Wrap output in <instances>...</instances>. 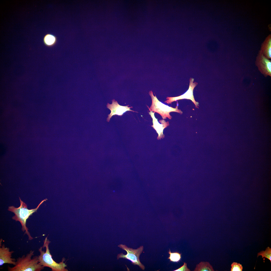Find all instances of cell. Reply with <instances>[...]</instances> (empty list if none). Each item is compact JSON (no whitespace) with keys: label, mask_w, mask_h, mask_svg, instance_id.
Masks as SVG:
<instances>
[{"label":"cell","mask_w":271,"mask_h":271,"mask_svg":"<svg viewBox=\"0 0 271 271\" xmlns=\"http://www.w3.org/2000/svg\"><path fill=\"white\" fill-rule=\"evenodd\" d=\"M168 253L169 254L170 256L168 259L170 260V261L178 262L180 260L181 258V254L177 252L172 253L170 249Z\"/></svg>","instance_id":"4fadbf2b"},{"label":"cell","mask_w":271,"mask_h":271,"mask_svg":"<svg viewBox=\"0 0 271 271\" xmlns=\"http://www.w3.org/2000/svg\"><path fill=\"white\" fill-rule=\"evenodd\" d=\"M3 241L2 239H0V265L8 263L15 265L16 259L12 257V255L14 252L13 251H10V248L6 247L4 244L2 245Z\"/></svg>","instance_id":"9c48e42d"},{"label":"cell","mask_w":271,"mask_h":271,"mask_svg":"<svg viewBox=\"0 0 271 271\" xmlns=\"http://www.w3.org/2000/svg\"><path fill=\"white\" fill-rule=\"evenodd\" d=\"M155 113L151 111L149 112V114L153 120V124L151 126L154 128L158 133V135L157 139L159 140L164 138L165 135L163 134V130L165 128L169 125V123L168 121L166 122L164 119L160 120L159 121L161 123H159L158 121V119L155 117Z\"/></svg>","instance_id":"30bf717a"},{"label":"cell","mask_w":271,"mask_h":271,"mask_svg":"<svg viewBox=\"0 0 271 271\" xmlns=\"http://www.w3.org/2000/svg\"><path fill=\"white\" fill-rule=\"evenodd\" d=\"M255 64L259 72L265 78L271 76V61L266 58L259 50Z\"/></svg>","instance_id":"8992f818"},{"label":"cell","mask_w":271,"mask_h":271,"mask_svg":"<svg viewBox=\"0 0 271 271\" xmlns=\"http://www.w3.org/2000/svg\"><path fill=\"white\" fill-rule=\"evenodd\" d=\"M149 94L152 99V103L150 107L149 108L147 106L149 110L158 113L161 115L163 119H166L167 117L171 119L172 117L169 114L171 112H176L180 114H182L183 112L180 109H178V104L175 108L169 107L159 101L156 95H155V96L154 95L152 91H150Z\"/></svg>","instance_id":"277c9868"},{"label":"cell","mask_w":271,"mask_h":271,"mask_svg":"<svg viewBox=\"0 0 271 271\" xmlns=\"http://www.w3.org/2000/svg\"><path fill=\"white\" fill-rule=\"evenodd\" d=\"M48 236L43 241V246L40 247L38 250L40 254L38 256L39 261L40 264L44 267H48L50 268L52 271H67L65 267L67 266L64 258L61 261L57 263L53 259L50 253L49 245L50 241L48 239Z\"/></svg>","instance_id":"3957f363"},{"label":"cell","mask_w":271,"mask_h":271,"mask_svg":"<svg viewBox=\"0 0 271 271\" xmlns=\"http://www.w3.org/2000/svg\"><path fill=\"white\" fill-rule=\"evenodd\" d=\"M118 246L126 251L127 253L124 254L122 253L118 254L117 257V259L123 258L129 260L131 262L132 264L138 265L143 270L145 269V266L141 263L139 259L140 256L143 251V246H140L136 249L128 247L125 245L122 244H120Z\"/></svg>","instance_id":"5b68a950"},{"label":"cell","mask_w":271,"mask_h":271,"mask_svg":"<svg viewBox=\"0 0 271 271\" xmlns=\"http://www.w3.org/2000/svg\"><path fill=\"white\" fill-rule=\"evenodd\" d=\"M194 271H214L212 266L208 262H201L197 264Z\"/></svg>","instance_id":"7c38bea8"},{"label":"cell","mask_w":271,"mask_h":271,"mask_svg":"<svg viewBox=\"0 0 271 271\" xmlns=\"http://www.w3.org/2000/svg\"><path fill=\"white\" fill-rule=\"evenodd\" d=\"M261 256L262 258H266L269 259L271 262V248L268 247L265 251H262L258 253L257 257Z\"/></svg>","instance_id":"5bb4252c"},{"label":"cell","mask_w":271,"mask_h":271,"mask_svg":"<svg viewBox=\"0 0 271 271\" xmlns=\"http://www.w3.org/2000/svg\"><path fill=\"white\" fill-rule=\"evenodd\" d=\"M194 79L193 78H190L189 80L190 83L189 88L187 91L184 94L177 97H167L166 98L167 100L165 101V102L168 104H171L172 102L180 99H190L191 100L194 104L196 108H198L199 103L195 101L193 95L194 89L197 85L198 83L196 82L194 83Z\"/></svg>","instance_id":"52a82bcc"},{"label":"cell","mask_w":271,"mask_h":271,"mask_svg":"<svg viewBox=\"0 0 271 271\" xmlns=\"http://www.w3.org/2000/svg\"><path fill=\"white\" fill-rule=\"evenodd\" d=\"M129 105L123 106L120 105L114 99L112 100V104H110L108 103L107 105V107L111 111L110 114L108 115V117L107 119V121L109 122L111 117L115 115L122 116L123 114L127 111H130L133 112H137L131 110V108H132V106L129 107Z\"/></svg>","instance_id":"ba28073f"},{"label":"cell","mask_w":271,"mask_h":271,"mask_svg":"<svg viewBox=\"0 0 271 271\" xmlns=\"http://www.w3.org/2000/svg\"><path fill=\"white\" fill-rule=\"evenodd\" d=\"M260 52L266 58L271 59V35L268 36L261 46Z\"/></svg>","instance_id":"8fae6325"},{"label":"cell","mask_w":271,"mask_h":271,"mask_svg":"<svg viewBox=\"0 0 271 271\" xmlns=\"http://www.w3.org/2000/svg\"><path fill=\"white\" fill-rule=\"evenodd\" d=\"M34 251L31 250L26 255L17 258L16 264L13 267H8V271H40L44 267L39 262L38 256H34Z\"/></svg>","instance_id":"7a4b0ae2"},{"label":"cell","mask_w":271,"mask_h":271,"mask_svg":"<svg viewBox=\"0 0 271 271\" xmlns=\"http://www.w3.org/2000/svg\"><path fill=\"white\" fill-rule=\"evenodd\" d=\"M231 267V271H242L243 269L241 264L236 262H233Z\"/></svg>","instance_id":"9a60e30c"},{"label":"cell","mask_w":271,"mask_h":271,"mask_svg":"<svg viewBox=\"0 0 271 271\" xmlns=\"http://www.w3.org/2000/svg\"><path fill=\"white\" fill-rule=\"evenodd\" d=\"M55 39L54 37L51 35H48L46 36L45 38L46 43L48 45H51L54 42Z\"/></svg>","instance_id":"2e32d148"},{"label":"cell","mask_w":271,"mask_h":271,"mask_svg":"<svg viewBox=\"0 0 271 271\" xmlns=\"http://www.w3.org/2000/svg\"><path fill=\"white\" fill-rule=\"evenodd\" d=\"M190 270L187 267V263L184 262L183 265L177 269L174 270V271H190Z\"/></svg>","instance_id":"e0dca14e"},{"label":"cell","mask_w":271,"mask_h":271,"mask_svg":"<svg viewBox=\"0 0 271 271\" xmlns=\"http://www.w3.org/2000/svg\"><path fill=\"white\" fill-rule=\"evenodd\" d=\"M19 198L20 202V206L17 208L13 206H9L8 210L14 214L15 215L12 217V219L16 221H19L20 222L22 232H24V234L27 235L28 240H31L33 239V238L31 235L28 231L29 229L26 226V221L33 213L37 212L40 205L47 199H44L41 201L36 208L29 209L27 208V205L19 197Z\"/></svg>","instance_id":"6da1fadb"}]
</instances>
